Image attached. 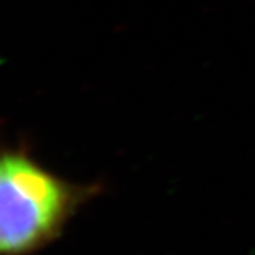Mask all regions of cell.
<instances>
[{"label": "cell", "instance_id": "1", "mask_svg": "<svg viewBox=\"0 0 255 255\" xmlns=\"http://www.w3.org/2000/svg\"><path fill=\"white\" fill-rule=\"evenodd\" d=\"M100 188L63 178L26 146L0 144V255H35L56 243Z\"/></svg>", "mask_w": 255, "mask_h": 255}]
</instances>
